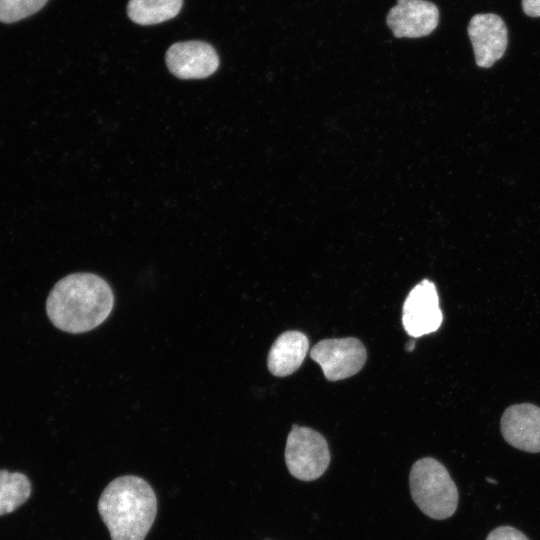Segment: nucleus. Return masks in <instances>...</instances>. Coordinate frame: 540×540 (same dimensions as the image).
Here are the masks:
<instances>
[{
  "mask_svg": "<svg viewBox=\"0 0 540 540\" xmlns=\"http://www.w3.org/2000/svg\"><path fill=\"white\" fill-rule=\"evenodd\" d=\"M114 295L109 284L92 273L65 276L52 288L46 312L52 324L69 333L90 331L112 311Z\"/></svg>",
  "mask_w": 540,
  "mask_h": 540,
  "instance_id": "obj_1",
  "label": "nucleus"
},
{
  "mask_svg": "<svg viewBox=\"0 0 540 540\" xmlns=\"http://www.w3.org/2000/svg\"><path fill=\"white\" fill-rule=\"evenodd\" d=\"M98 512L112 540H144L156 517V495L144 479L121 476L103 490Z\"/></svg>",
  "mask_w": 540,
  "mask_h": 540,
  "instance_id": "obj_2",
  "label": "nucleus"
},
{
  "mask_svg": "<svg viewBox=\"0 0 540 540\" xmlns=\"http://www.w3.org/2000/svg\"><path fill=\"white\" fill-rule=\"evenodd\" d=\"M410 493L415 504L428 517L443 520L458 506V490L448 470L438 460L425 457L410 470Z\"/></svg>",
  "mask_w": 540,
  "mask_h": 540,
  "instance_id": "obj_3",
  "label": "nucleus"
},
{
  "mask_svg": "<svg viewBox=\"0 0 540 540\" xmlns=\"http://www.w3.org/2000/svg\"><path fill=\"white\" fill-rule=\"evenodd\" d=\"M285 462L295 478L302 481L318 479L330 463L326 439L311 428L293 425L286 441Z\"/></svg>",
  "mask_w": 540,
  "mask_h": 540,
  "instance_id": "obj_4",
  "label": "nucleus"
},
{
  "mask_svg": "<svg viewBox=\"0 0 540 540\" xmlns=\"http://www.w3.org/2000/svg\"><path fill=\"white\" fill-rule=\"evenodd\" d=\"M310 357L320 365L328 380L337 381L358 373L367 353L360 340L347 337L319 341L311 349Z\"/></svg>",
  "mask_w": 540,
  "mask_h": 540,
  "instance_id": "obj_5",
  "label": "nucleus"
},
{
  "mask_svg": "<svg viewBox=\"0 0 540 540\" xmlns=\"http://www.w3.org/2000/svg\"><path fill=\"white\" fill-rule=\"evenodd\" d=\"M442 321L436 286L424 279L412 288L404 301L403 327L408 335L421 337L437 331Z\"/></svg>",
  "mask_w": 540,
  "mask_h": 540,
  "instance_id": "obj_6",
  "label": "nucleus"
},
{
  "mask_svg": "<svg viewBox=\"0 0 540 540\" xmlns=\"http://www.w3.org/2000/svg\"><path fill=\"white\" fill-rule=\"evenodd\" d=\"M170 72L180 79H202L212 75L219 66L215 49L202 41L178 42L166 52Z\"/></svg>",
  "mask_w": 540,
  "mask_h": 540,
  "instance_id": "obj_7",
  "label": "nucleus"
},
{
  "mask_svg": "<svg viewBox=\"0 0 540 540\" xmlns=\"http://www.w3.org/2000/svg\"><path fill=\"white\" fill-rule=\"evenodd\" d=\"M476 64L488 68L499 60L507 47L508 33L504 21L496 14H476L468 24Z\"/></svg>",
  "mask_w": 540,
  "mask_h": 540,
  "instance_id": "obj_8",
  "label": "nucleus"
},
{
  "mask_svg": "<svg viewBox=\"0 0 540 540\" xmlns=\"http://www.w3.org/2000/svg\"><path fill=\"white\" fill-rule=\"evenodd\" d=\"M438 21V8L425 0H397L387 15V24L397 38L427 36L437 27Z\"/></svg>",
  "mask_w": 540,
  "mask_h": 540,
  "instance_id": "obj_9",
  "label": "nucleus"
},
{
  "mask_svg": "<svg viewBox=\"0 0 540 540\" xmlns=\"http://www.w3.org/2000/svg\"><path fill=\"white\" fill-rule=\"evenodd\" d=\"M500 429L511 446L526 452H540V407L530 403L508 407L502 415Z\"/></svg>",
  "mask_w": 540,
  "mask_h": 540,
  "instance_id": "obj_10",
  "label": "nucleus"
},
{
  "mask_svg": "<svg viewBox=\"0 0 540 540\" xmlns=\"http://www.w3.org/2000/svg\"><path fill=\"white\" fill-rule=\"evenodd\" d=\"M309 348L307 336L300 331L282 333L270 348L267 366L278 377L295 372L305 359Z\"/></svg>",
  "mask_w": 540,
  "mask_h": 540,
  "instance_id": "obj_11",
  "label": "nucleus"
},
{
  "mask_svg": "<svg viewBox=\"0 0 540 540\" xmlns=\"http://www.w3.org/2000/svg\"><path fill=\"white\" fill-rule=\"evenodd\" d=\"M183 0H130L129 18L140 25H154L174 18L181 10Z\"/></svg>",
  "mask_w": 540,
  "mask_h": 540,
  "instance_id": "obj_12",
  "label": "nucleus"
},
{
  "mask_svg": "<svg viewBox=\"0 0 540 540\" xmlns=\"http://www.w3.org/2000/svg\"><path fill=\"white\" fill-rule=\"evenodd\" d=\"M30 493L31 485L24 474L0 470V515L11 513L21 506Z\"/></svg>",
  "mask_w": 540,
  "mask_h": 540,
  "instance_id": "obj_13",
  "label": "nucleus"
},
{
  "mask_svg": "<svg viewBox=\"0 0 540 540\" xmlns=\"http://www.w3.org/2000/svg\"><path fill=\"white\" fill-rule=\"evenodd\" d=\"M48 0H0V21L12 23L39 11Z\"/></svg>",
  "mask_w": 540,
  "mask_h": 540,
  "instance_id": "obj_14",
  "label": "nucleus"
},
{
  "mask_svg": "<svg viewBox=\"0 0 540 540\" xmlns=\"http://www.w3.org/2000/svg\"><path fill=\"white\" fill-rule=\"evenodd\" d=\"M486 540H529L524 533L511 526H499L493 529Z\"/></svg>",
  "mask_w": 540,
  "mask_h": 540,
  "instance_id": "obj_15",
  "label": "nucleus"
},
{
  "mask_svg": "<svg viewBox=\"0 0 540 540\" xmlns=\"http://www.w3.org/2000/svg\"><path fill=\"white\" fill-rule=\"evenodd\" d=\"M522 8L530 17H540V0H522Z\"/></svg>",
  "mask_w": 540,
  "mask_h": 540,
  "instance_id": "obj_16",
  "label": "nucleus"
},
{
  "mask_svg": "<svg viewBox=\"0 0 540 540\" xmlns=\"http://www.w3.org/2000/svg\"><path fill=\"white\" fill-rule=\"evenodd\" d=\"M414 346H415V341L414 340L409 341L405 347L406 351H412L414 349Z\"/></svg>",
  "mask_w": 540,
  "mask_h": 540,
  "instance_id": "obj_17",
  "label": "nucleus"
}]
</instances>
